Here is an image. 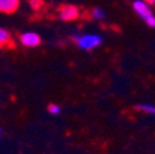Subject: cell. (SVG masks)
<instances>
[{
  "instance_id": "6da1fadb",
  "label": "cell",
  "mask_w": 155,
  "mask_h": 154,
  "mask_svg": "<svg viewBox=\"0 0 155 154\" xmlns=\"http://www.w3.org/2000/svg\"><path fill=\"white\" fill-rule=\"evenodd\" d=\"M74 42L80 49L91 51L99 47L102 43V37L96 33H84V35H75L73 37Z\"/></svg>"
},
{
  "instance_id": "7a4b0ae2",
  "label": "cell",
  "mask_w": 155,
  "mask_h": 154,
  "mask_svg": "<svg viewBox=\"0 0 155 154\" xmlns=\"http://www.w3.org/2000/svg\"><path fill=\"white\" fill-rule=\"evenodd\" d=\"M133 10L137 12L149 27H155V15L150 9V4L145 0H135L133 3Z\"/></svg>"
},
{
  "instance_id": "3957f363",
  "label": "cell",
  "mask_w": 155,
  "mask_h": 154,
  "mask_svg": "<svg viewBox=\"0 0 155 154\" xmlns=\"http://www.w3.org/2000/svg\"><path fill=\"white\" fill-rule=\"evenodd\" d=\"M58 15H59L61 20H63V21H74L79 17L80 12H79V9H78L75 5L65 4V5H62L59 8Z\"/></svg>"
},
{
  "instance_id": "277c9868",
  "label": "cell",
  "mask_w": 155,
  "mask_h": 154,
  "mask_svg": "<svg viewBox=\"0 0 155 154\" xmlns=\"http://www.w3.org/2000/svg\"><path fill=\"white\" fill-rule=\"evenodd\" d=\"M20 42H21V45H24L25 47L33 48V47L40 46V43H41V37L38 36L36 32H25V33L20 35Z\"/></svg>"
},
{
  "instance_id": "5b68a950",
  "label": "cell",
  "mask_w": 155,
  "mask_h": 154,
  "mask_svg": "<svg viewBox=\"0 0 155 154\" xmlns=\"http://www.w3.org/2000/svg\"><path fill=\"white\" fill-rule=\"evenodd\" d=\"M18 0H0V12L12 14L18 9Z\"/></svg>"
},
{
  "instance_id": "8992f818",
  "label": "cell",
  "mask_w": 155,
  "mask_h": 154,
  "mask_svg": "<svg viewBox=\"0 0 155 154\" xmlns=\"http://www.w3.org/2000/svg\"><path fill=\"white\" fill-rule=\"evenodd\" d=\"M12 46V38L8 30L0 27V48Z\"/></svg>"
},
{
  "instance_id": "52a82bcc",
  "label": "cell",
  "mask_w": 155,
  "mask_h": 154,
  "mask_svg": "<svg viewBox=\"0 0 155 154\" xmlns=\"http://www.w3.org/2000/svg\"><path fill=\"white\" fill-rule=\"evenodd\" d=\"M105 16H106V12L100 8H95L91 11V17L95 18V20H102Z\"/></svg>"
},
{
  "instance_id": "ba28073f",
  "label": "cell",
  "mask_w": 155,
  "mask_h": 154,
  "mask_svg": "<svg viewBox=\"0 0 155 154\" xmlns=\"http://www.w3.org/2000/svg\"><path fill=\"white\" fill-rule=\"evenodd\" d=\"M137 109H138L139 111L155 115V106H153V105H149V104H140V105L137 106Z\"/></svg>"
},
{
  "instance_id": "9c48e42d",
  "label": "cell",
  "mask_w": 155,
  "mask_h": 154,
  "mask_svg": "<svg viewBox=\"0 0 155 154\" xmlns=\"http://www.w3.org/2000/svg\"><path fill=\"white\" fill-rule=\"evenodd\" d=\"M48 111L52 113V115H58L61 112V107L58 106V105H55V104H51L49 106H48Z\"/></svg>"
},
{
  "instance_id": "30bf717a",
  "label": "cell",
  "mask_w": 155,
  "mask_h": 154,
  "mask_svg": "<svg viewBox=\"0 0 155 154\" xmlns=\"http://www.w3.org/2000/svg\"><path fill=\"white\" fill-rule=\"evenodd\" d=\"M42 0H30V5L31 8H33L35 10H38L41 6H42Z\"/></svg>"
},
{
  "instance_id": "8fae6325",
  "label": "cell",
  "mask_w": 155,
  "mask_h": 154,
  "mask_svg": "<svg viewBox=\"0 0 155 154\" xmlns=\"http://www.w3.org/2000/svg\"><path fill=\"white\" fill-rule=\"evenodd\" d=\"M145 2H147L148 4H150V5H151V4H155V0H145Z\"/></svg>"
},
{
  "instance_id": "7c38bea8",
  "label": "cell",
  "mask_w": 155,
  "mask_h": 154,
  "mask_svg": "<svg viewBox=\"0 0 155 154\" xmlns=\"http://www.w3.org/2000/svg\"><path fill=\"white\" fill-rule=\"evenodd\" d=\"M0 133H2V131H0Z\"/></svg>"
}]
</instances>
